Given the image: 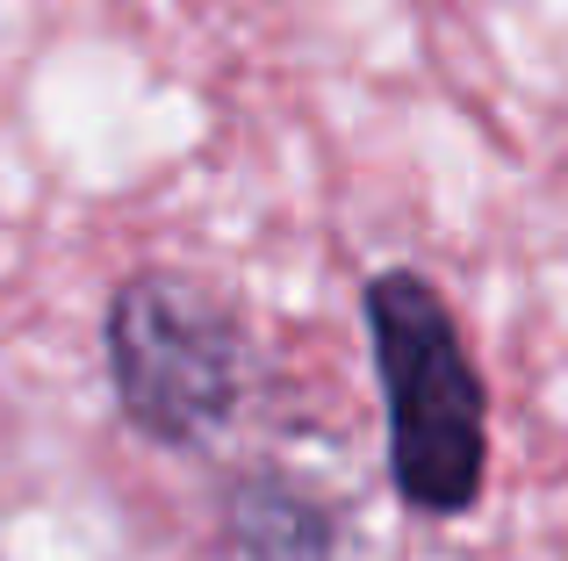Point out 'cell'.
I'll use <instances>...</instances> for the list:
<instances>
[{
    "mask_svg": "<svg viewBox=\"0 0 568 561\" xmlns=\"http://www.w3.org/2000/svg\"><path fill=\"white\" fill-rule=\"evenodd\" d=\"M361 324L396 504L425 526L468 519L489 490V381L446 288L417 267H382L361 288Z\"/></svg>",
    "mask_w": 568,
    "mask_h": 561,
    "instance_id": "6da1fadb",
    "label": "cell"
},
{
    "mask_svg": "<svg viewBox=\"0 0 568 561\" xmlns=\"http://www.w3.org/2000/svg\"><path fill=\"white\" fill-rule=\"evenodd\" d=\"M115 418L159 453H209L260 389V338L231 288L194 267H138L101 303Z\"/></svg>",
    "mask_w": 568,
    "mask_h": 561,
    "instance_id": "7a4b0ae2",
    "label": "cell"
},
{
    "mask_svg": "<svg viewBox=\"0 0 568 561\" xmlns=\"http://www.w3.org/2000/svg\"><path fill=\"white\" fill-rule=\"evenodd\" d=\"M216 533L237 561H353V519L338 511V497L274 461L223 476Z\"/></svg>",
    "mask_w": 568,
    "mask_h": 561,
    "instance_id": "3957f363",
    "label": "cell"
}]
</instances>
